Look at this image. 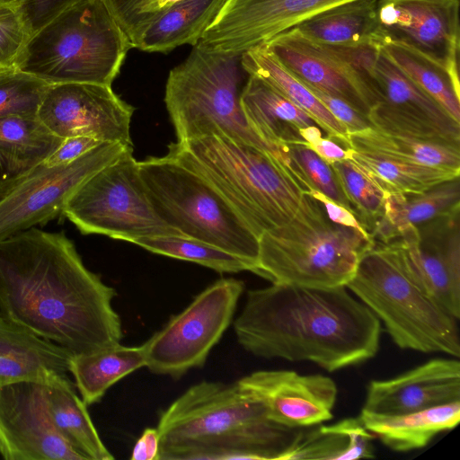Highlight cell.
Instances as JSON below:
<instances>
[{
    "label": "cell",
    "mask_w": 460,
    "mask_h": 460,
    "mask_svg": "<svg viewBox=\"0 0 460 460\" xmlns=\"http://www.w3.org/2000/svg\"><path fill=\"white\" fill-rule=\"evenodd\" d=\"M412 281L447 314L460 317V206L389 241Z\"/></svg>",
    "instance_id": "cell-13"
},
{
    "label": "cell",
    "mask_w": 460,
    "mask_h": 460,
    "mask_svg": "<svg viewBox=\"0 0 460 460\" xmlns=\"http://www.w3.org/2000/svg\"><path fill=\"white\" fill-rule=\"evenodd\" d=\"M240 103L247 123L272 155L280 145L304 143L299 129L317 125L307 113L256 75H248Z\"/></svg>",
    "instance_id": "cell-22"
},
{
    "label": "cell",
    "mask_w": 460,
    "mask_h": 460,
    "mask_svg": "<svg viewBox=\"0 0 460 460\" xmlns=\"http://www.w3.org/2000/svg\"><path fill=\"white\" fill-rule=\"evenodd\" d=\"M347 148V159L385 195L421 193L460 176V172L408 164L375 153Z\"/></svg>",
    "instance_id": "cell-31"
},
{
    "label": "cell",
    "mask_w": 460,
    "mask_h": 460,
    "mask_svg": "<svg viewBox=\"0 0 460 460\" xmlns=\"http://www.w3.org/2000/svg\"><path fill=\"white\" fill-rule=\"evenodd\" d=\"M459 0H377L374 38L412 47L459 78Z\"/></svg>",
    "instance_id": "cell-16"
},
{
    "label": "cell",
    "mask_w": 460,
    "mask_h": 460,
    "mask_svg": "<svg viewBox=\"0 0 460 460\" xmlns=\"http://www.w3.org/2000/svg\"><path fill=\"white\" fill-rule=\"evenodd\" d=\"M347 147L408 164L460 172V143L402 137L371 128L349 134Z\"/></svg>",
    "instance_id": "cell-30"
},
{
    "label": "cell",
    "mask_w": 460,
    "mask_h": 460,
    "mask_svg": "<svg viewBox=\"0 0 460 460\" xmlns=\"http://www.w3.org/2000/svg\"><path fill=\"white\" fill-rule=\"evenodd\" d=\"M243 289V282L232 278L205 288L143 343L145 367L174 379L201 367L231 323Z\"/></svg>",
    "instance_id": "cell-11"
},
{
    "label": "cell",
    "mask_w": 460,
    "mask_h": 460,
    "mask_svg": "<svg viewBox=\"0 0 460 460\" xmlns=\"http://www.w3.org/2000/svg\"><path fill=\"white\" fill-rule=\"evenodd\" d=\"M460 401V362L435 358L396 377L373 380L362 411L398 415Z\"/></svg>",
    "instance_id": "cell-20"
},
{
    "label": "cell",
    "mask_w": 460,
    "mask_h": 460,
    "mask_svg": "<svg viewBox=\"0 0 460 460\" xmlns=\"http://www.w3.org/2000/svg\"><path fill=\"white\" fill-rule=\"evenodd\" d=\"M63 140L49 131L38 116L0 118V146L28 170L44 162Z\"/></svg>",
    "instance_id": "cell-35"
},
{
    "label": "cell",
    "mask_w": 460,
    "mask_h": 460,
    "mask_svg": "<svg viewBox=\"0 0 460 460\" xmlns=\"http://www.w3.org/2000/svg\"><path fill=\"white\" fill-rule=\"evenodd\" d=\"M147 195L160 217L183 236L236 255L256 270L259 239L204 177L165 155L138 161Z\"/></svg>",
    "instance_id": "cell-9"
},
{
    "label": "cell",
    "mask_w": 460,
    "mask_h": 460,
    "mask_svg": "<svg viewBox=\"0 0 460 460\" xmlns=\"http://www.w3.org/2000/svg\"><path fill=\"white\" fill-rule=\"evenodd\" d=\"M30 37L17 2L0 4V68L16 67Z\"/></svg>",
    "instance_id": "cell-41"
},
{
    "label": "cell",
    "mask_w": 460,
    "mask_h": 460,
    "mask_svg": "<svg viewBox=\"0 0 460 460\" xmlns=\"http://www.w3.org/2000/svg\"><path fill=\"white\" fill-rule=\"evenodd\" d=\"M146 366L145 346L119 343L89 353L73 355L69 372L86 405L98 402L121 378Z\"/></svg>",
    "instance_id": "cell-29"
},
{
    "label": "cell",
    "mask_w": 460,
    "mask_h": 460,
    "mask_svg": "<svg viewBox=\"0 0 460 460\" xmlns=\"http://www.w3.org/2000/svg\"><path fill=\"white\" fill-rule=\"evenodd\" d=\"M50 85L15 66L0 68V118L38 116Z\"/></svg>",
    "instance_id": "cell-38"
},
{
    "label": "cell",
    "mask_w": 460,
    "mask_h": 460,
    "mask_svg": "<svg viewBox=\"0 0 460 460\" xmlns=\"http://www.w3.org/2000/svg\"><path fill=\"white\" fill-rule=\"evenodd\" d=\"M359 418L386 447L405 452L424 447L438 433L454 429L460 420V401L398 415L361 410Z\"/></svg>",
    "instance_id": "cell-23"
},
{
    "label": "cell",
    "mask_w": 460,
    "mask_h": 460,
    "mask_svg": "<svg viewBox=\"0 0 460 460\" xmlns=\"http://www.w3.org/2000/svg\"><path fill=\"white\" fill-rule=\"evenodd\" d=\"M160 449V436L157 428H146L135 443L131 460H157Z\"/></svg>",
    "instance_id": "cell-48"
},
{
    "label": "cell",
    "mask_w": 460,
    "mask_h": 460,
    "mask_svg": "<svg viewBox=\"0 0 460 460\" xmlns=\"http://www.w3.org/2000/svg\"><path fill=\"white\" fill-rule=\"evenodd\" d=\"M346 288L383 322L400 349L459 358L457 320L412 281L390 242L374 241Z\"/></svg>",
    "instance_id": "cell-7"
},
{
    "label": "cell",
    "mask_w": 460,
    "mask_h": 460,
    "mask_svg": "<svg viewBox=\"0 0 460 460\" xmlns=\"http://www.w3.org/2000/svg\"><path fill=\"white\" fill-rule=\"evenodd\" d=\"M367 118L374 128L385 133L424 140L456 142L446 137L435 126L403 113L381 101L372 107Z\"/></svg>",
    "instance_id": "cell-40"
},
{
    "label": "cell",
    "mask_w": 460,
    "mask_h": 460,
    "mask_svg": "<svg viewBox=\"0 0 460 460\" xmlns=\"http://www.w3.org/2000/svg\"><path fill=\"white\" fill-rule=\"evenodd\" d=\"M460 206V176L421 193L385 196V215L371 234L374 241L387 243L407 228L418 226Z\"/></svg>",
    "instance_id": "cell-28"
},
{
    "label": "cell",
    "mask_w": 460,
    "mask_h": 460,
    "mask_svg": "<svg viewBox=\"0 0 460 460\" xmlns=\"http://www.w3.org/2000/svg\"><path fill=\"white\" fill-rule=\"evenodd\" d=\"M350 439L341 421L321 426L307 432H296L279 460L324 459L344 460Z\"/></svg>",
    "instance_id": "cell-39"
},
{
    "label": "cell",
    "mask_w": 460,
    "mask_h": 460,
    "mask_svg": "<svg viewBox=\"0 0 460 460\" xmlns=\"http://www.w3.org/2000/svg\"><path fill=\"white\" fill-rule=\"evenodd\" d=\"M133 145L102 142L66 164L35 165L0 196V241L63 215L78 187Z\"/></svg>",
    "instance_id": "cell-12"
},
{
    "label": "cell",
    "mask_w": 460,
    "mask_h": 460,
    "mask_svg": "<svg viewBox=\"0 0 460 460\" xmlns=\"http://www.w3.org/2000/svg\"><path fill=\"white\" fill-rule=\"evenodd\" d=\"M102 142L89 137H73L63 140L58 148L43 163L48 166L69 164Z\"/></svg>",
    "instance_id": "cell-45"
},
{
    "label": "cell",
    "mask_w": 460,
    "mask_h": 460,
    "mask_svg": "<svg viewBox=\"0 0 460 460\" xmlns=\"http://www.w3.org/2000/svg\"><path fill=\"white\" fill-rule=\"evenodd\" d=\"M257 400L274 423L293 429L330 420L338 389L323 375H300L292 370H260L236 381Z\"/></svg>",
    "instance_id": "cell-19"
},
{
    "label": "cell",
    "mask_w": 460,
    "mask_h": 460,
    "mask_svg": "<svg viewBox=\"0 0 460 460\" xmlns=\"http://www.w3.org/2000/svg\"><path fill=\"white\" fill-rule=\"evenodd\" d=\"M374 239L333 223L305 192L293 218L259 239L255 274L271 283L307 288L346 287Z\"/></svg>",
    "instance_id": "cell-5"
},
{
    "label": "cell",
    "mask_w": 460,
    "mask_h": 460,
    "mask_svg": "<svg viewBox=\"0 0 460 460\" xmlns=\"http://www.w3.org/2000/svg\"><path fill=\"white\" fill-rule=\"evenodd\" d=\"M156 428L157 460H279L296 434L236 382L192 385L161 411Z\"/></svg>",
    "instance_id": "cell-3"
},
{
    "label": "cell",
    "mask_w": 460,
    "mask_h": 460,
    "mask_svg": "<svg viewBox=\"0 0 460 460\" xmlns=\"http://www.w3.org/2000/svg\"><path fill=\"white\" fill-rule=\"evenodd\" d=\"M264 45L302 82L344 100L366 115L380 101L368 77L331 46L312 40L296 27Z\"/></svg>",
    "instance_id": "cell-18"
},
{
    "label": "cell",
    "mask_w": 460,
    "mask_h": 460,
    "mask_svg": "<svg viewBox=\"0 0 460 460\" xmlns=\"http://www.w3.org/2000/svg\"><path fill=\"white\" fill-rule=\"evenodd\" d=\"M358 221L371 235L385 215V194L348 159L330 164Z\"/></svg>",
    "instance_id": "cell-37"
},
{
    "label": "cell",
    "mask_w": 460,
    "mask_h": 460,
    "mask_svg": "<svg viewBox=\"0 0 460 460\" xmlns=\"http://www.w3.org/2000/svg\"><path fill=\"white\" fill-rule=\"evenodd\" d=\"M167 155L208 180L258 239L288 223L308 191L270 151L222 134L176 141Z\"/></svg>",
    "instance_id": "cell-4"
},
{
    "label": "cell",
    "mask_w": 460,
    "mask_h": 460,
    "mask_svg": "<svg viewBox=\"0 0 460 460\" xmlns=\"http://www.w3.org/2000/svg\"><path fill=\"white\" fill-rule=\"evenodd\" d=\"M277 150L279 160L293 171L307 190H315L353 212L332 166L312 149L303 143H291L280 145Z\"/></svg>",
    "instance_id": "cell-36"
},
{
    "label": "cell",
    "mask_w": 460,
    "mask_h": 460,
    "mask_svg": "<svg viewBox=\"0 0 460 460\" xmlns=\"http://www.w3.org/2000/svg\"><path fill=\"white\" fill-rule=\"evenodd\" d=\"M132 243L154 253L198 263L221 273L253 272L252 265L245 260L193 238L177 235L140 237Z\"/></svg>",
    "instance_id": "cell-34"
},
{
    "label": "cell",
    "mask_w": 460,
    "mask_h": 460,
    "mask_svg": "<svg viewBox=\"0 0 460 460\" xmlns=\"http://www.w3.org/2000/svg\"><path fill=\"white\" fill-rule=\"evenodd\" d=\"M349 1L353 0H227L197 44L217 53L242 55Z\"/></svg>",
    "instance_id": "cell-15"
},
{
    "label": "cell",
    "mask_w": 460,
    "mask_h": 460,
    "mask_svg": "<svg viewBox=\"0 0 460 460\" xmlns=\"http://www.w3.org/2000/svg\"><path fill=\"white\" fill-rule=\"evenodd\" d=\"M155 0H105L121 29L137 49L146 29L147 18Z\"/></svg>",
    "instance_id": "cell-42"
},
{
    "label": "cell",
    "mask_w": 460,
    "mask_h": 460,
    "mask_svg": "<svg viewBox=\"0 0 460 460\" xmlns=\"http://www.w3.org/2000/svg\"><path fill=\"white\" fill-rule=\"evenodd\" d=\"M307 192L323 205L324 211L331 221L341 226L355 228L361 233L371 236L351 210L336 203L315 190H309Z\"/></svg>",
    "instance_id": "cell-46"
},
{
    "label": "cell",
    "mask_w": 460,
    "mask_h": 460,
    "mask_svg": "<svg viewBox=\"0 0 460 460\" xmlns=\"http://www.w3.org/2000/svg\"><path fill=\"white\" fill-rule=\"evenodd\" d=\"M63 216L84 234L129 243L140 237L183 236L155 211L133 147L83 182L67 200Z\"/></svg>",
    "instance_id": "cell-10"
},
{
    "label": "cell",
    "mask_w": 460,
    "mask_h": 460,
    "mask_svg": "<svg viewBox=\"0 0 460 460\" xmlns=\"http://www.w3.org/2000/svg\"><path fill=\"white\" fill-rule=\"evenodd\" d=\"M17 0H0V4L15 3Z\"/></svg>",
    "instance_id": "cell-50"
},
{
    "label": "cell",
    "mask_w": 460,
    "mask_h": 460,
    "mask_svg": "<svg viewBox=\"0 0 460 460\" xmlns=\"http://www.w3.org/2000/svg\"><path fill=\"white\" fill-rule=\"evenodd\" d=\"M241 62L248 75H256L296 106L307 113L326 137L347 147L349 132L312 92L267 48L261 45L242 54Z\"/></svg>",
    "instance_id": "cell-24"
},
{
    "label": "cell",
    "mask_w": 460,
    "mask_h": 460,
    "mask_svg": "<svg viewBox=\"0 0 460 460\" xmlns=\"http://www.w3.org/2000/svg\"><path fill=\"white\" fill-rule=\"evenodd\" d=\"M305 146L312 149L329 164L348 158V148L342 146L329 137H321L315 141Z\"/></svg>",
    "instance_id": "cell-49"
},
{
    "label": "cell",
    "mask_w": 460,
    "mask_h": 460,
    "mask_svg": "<svg viewBox=\"0 0 460 460\" xmlns=\"http://www.w3.org/2000/svg\"><path fill=\"white\" fill-rule=\"evenodd\" d=\"M387 57L422 91L460 123L459 78L430 58L402 42L374 38Z\"/></svg>",
    "instance_id": "cell-33"
},
{
    "label": "cell",
    "mask_w": 460,
    "mask_h": 460,
    "mask_svg": "<svg viewBox=\"0 0 460 460\" xmlns=\"http://www.w3.org/2000/svg\"><path fill=\"white\" fill-rule=\"evenodd\" d=\"M115 296L62 232L34 226L0 241V312L73 355L119 343Z\"/></svg>",
    "instance_id": "cell-1"
},
{
    "label": "cell",
    "mask_w": 460,
    "mask_h": 460,
    "mask_svg": "<svg viewBox=\"0 0 460 460\" xmlns=\"http://www.w3.org/2000/svg\"><path fill=\"white\" fill-rule=\"evenodd\" d=\"M28 171L11 152L0 146V196Z\"/></svg>",
    "instance_id": "cell-47"
},
{
    "label": "cell",
    "mask_w": 460,
    "mask_h": 460,
    "mask_svg": "<svg viewBox=\"0 0 460 460\" xmlns=\"http://www.w3.org/2000/svg\"><path fill=\"white\" fill-rule=\"evenodd\" d=\"M227 0H177L164 9L144 31L137 49L167 53L194 46Z\"/></svg>",
    "instance_id": "cell-27"
},
{
    "label": "cell",
    "mask_w": 460,
    "mask_h": 460,
    "mask_svg": "<svg viewBox=\"0 0 460 460\" xmlns=\"http://www.w3.org/2000/svg\"><path fill=\"white\" fill-rule=\"evenodd\" d=\"M241 57L210 51L196 44L170 71L164 103L177 142L222 134L270 152L242 111L240 96L248 74Z\"/></svg>",
    "instance_id": "cell-8"
},
{
    "label": "cell",
    "mask_w": 460,
    "mask_h": 460,
    "mask_svg": "<svg viewBox=\"0 0 460 460\" xmlns=\"http://www.w3.org/2000/svg\"><path fill=\"white\" fill-rule=\"evenodd\" d=\"M377 0H353L297 24L303 34L320 43L352 47L372 41L376 29Z\"/></svg>",
    "instance_id": "cell-32"
},
{
    "label": "cell",
    "mask_w": 460,
    "mask_h": 460,
    "mask_svg": "<svg viewBox=\"0 0 460 460\" xmlns=\"http://www.w3.org/2000/svg\"><path fill=\"white\" fill-rule=\"evenodd\" d=\"M73 354L0 312V388L20 381L49 384L69 372Z\"/></svg>",
    "instance_id": "cell-21"
},
{
    "label": "cell",
    "mask_w": 460,
    "mask_h": 460,
    "mask_svg": "<svg viewBox=\"0 0 460 460\" xmlns=\"http://www.w3.org/2000/svg\"><path fill=\"white\" fill-rule=\"evenodd\" d=\"M234 328L254 356L309 361L328 372L375 357L381 334L379 319L346 287L281 283L249 290Z\"/></svg>",
    "instance_id": "cell-2"
},
{
    "label": "cell",
    "mask_w": 460,
    "mask_h": 460,
    "mask_svg": "<svg viewBox=\"0 0 460 460\" xmlns=\"http://www.w3.org/2000/svg\"><path fill=\"white\" fill-rule=\"evenodd\" d=\"M132 48L105 0H82L30 37L16 67L50 84L111 86Z\"/></svg>",
    "instance_id": "cell-6"
},
{
    "label": "cell",
    "mask_w": 460,
    "mask_h": 460,
    "mask_svg": "<svg viewBox=\"0 0 460 460\" xmlns=\"http://www.w3.org/2000/svg\"><path fill=\"white\" fill-rule=\"evenodd\" d=\"M304 84L332 115L346 128L349 135L373 128L367 115L358 111L344 100Z\"/></svg>",
    "instance_id": "cell-44"
},
{
    "label": "cell",
    "mask_w": 460,
    "mask_h": 460,
    "mask_svg": "<svg viewBox=\"0 0 460 460\" xmlns=\"http://www.w3.org/2000/svg\"><path fill=\"white\" fill-rule=\"evenodd\" d=\"M46 402L54 428L60 437L84 460H112L95 429L87 405L75 392L66 375L47 385Z\"/></svg>",
    "instance_id": "cell-26"
},
{
    "label": "cell",
    "mask_w": 460,
    "mask_h": 460,
    "mask_svg": "<svg viewBox=\"0 0 460 460\" xmlns=\"http://www.w3.org/2000/svg\"><path fill=\"white\" fill-rule=\"evenodd\" d=\"M371 80L381 102L435 126L449 139L460 142V123L414 84L380 46Z\"/></svg>",
    "instance_id": "cell-25"
},
{
    "label": "cell",
    "mask_w": 460,
    "mask_h": 460,
    "mask_svg": "<svg viewBox=\"0 0 460 460\" xmlns=\"http://www.w3.org/2000/svg\"><path fill=\"white\" fill-rule=\"evenodd\" d=\"M82 0H17L31 36L67 8Z\"/></svg>",
    "instance_id": "cell-43"
},
{
    "label": "cell",
    "mask_w": 460,
    "mask_h": 460,
    "mask_svg": "<svg viewBox=\"0 0 460 460\" xmlns=\"http://www.w3.org/2000/svg\"><path fill=\"white\" fill-rule=\"evenodd\" d=\"M47 385L20 381L0 388V455L6 460H84L50 420Z\"/></svg>",
    "instance_id": "cell-17"
},
{
    "label": "cell",
    "mask_w": 460,
    "mask_h": 460,
    "mask_svg": "<svg viewBox=\"0 0 460 460\" xmlns=\"http://www.w3.org/2000/svg\"><path fill=\"white\" fill-rule=\"evenodd\" d=\"M134 108L111 86L66 83L51 84L38 111V118L63 139L89 137L102 142L133 145L130 122Z\"/></svg>",
    "instance_id": "cell-14"
}]
</instances>
